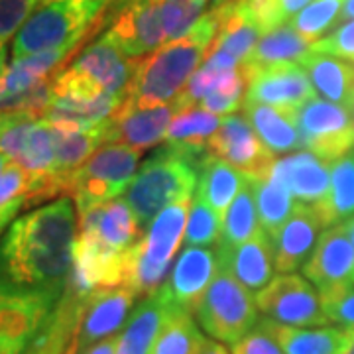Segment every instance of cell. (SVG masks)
<instances>
[{
  "mask_svg": "<svg viewBox=\"0 0 354 354\" xmlns=\"http://www.w3.org/2000/svg\"><path fill=\"white\" fill-rule=\"evenodd\" d=\"M77 218L69 199L16 218L0 241V276L16 286L65 290L73 270Z\"/></svg>",
  "mask_w": 354,
  "mask_h": 354,
  "instance_id": "1",
  "label": "cell"
},
{
  "mask_svg": "<svg viewBox=\"0 0 354 354\" xmlns=\"http://www.w3.org/2000/svg\"><path fill=\"white\" fill-rule=\"evenodd\" d=\"M228 2H215L213 10L201 16L183 38L167 41L152 55L140 59L128 101L142 109L174 102L201 67L221 32Z\"/></svg>",
  "mask_w": 354,
  "mask_h": 354,
  "instance_id": "2",
  "label": "cell"
},
{
  "mask_svg": "<svg viewBox=\"0 0 354 354\" xmlns=\"http://www.w3.org/2000/svg\"><path fill=\"white\" fill-rule=\"evenodd\" d=\"M113 0H44L12 39V57L59 50L85 39Z\"/></svg>",
  "mask_w": 354,
  "mask_h": 354,
  "instance_id": "3",
  "label": "cell"
},
{
  "mask_svg": "<svg viewBox=\"0 0 354 354\" xmlns=\"http://www.w3.org/2000/svg\"><path fill=\"white\" fill-rule=\"evenodd\" d=\"M197 165L189 156L167 146L153 152L127 187V203L142 228L150 227L167 205L191 197L197 187Z\"/></svg>",
  "mask_w": 354,
  "mask_h": 354,
  "instance_id": "4",
  "label": "cell"
},
{
  "mask_svg": "<svg viewBox=\"0 0 354 354\" xmlns=\"http://www.w3.org/2000/svg\"><path fill=\"white\" fill-rule=\"evenodd\" d=\"M191 197L167 205L150 223L148 234L127 250L124 288L136 295H152L164 286L167 270L181 241Z\"/></svg>",
  "mask_w": 354,
  "mask_h": 354,
  "instance_id": "5",
  "label": "cell"
},
{
  "mask_svg": "<svg viewBox=\"0 0 354 354\" xmlns=\"http://www.w3.org/2000/svg\"><path fill=\"white\" fill-rule=\"evenodd\" d=\"M64 291L24 288L0 276V351L4 354L28 353Z\"/></svg>",
  "mask_w": 354,
  "mask_h": 354,
  "instance_id": "6",
  "label": "cell"
},
{
  "mask_svg": "<svg viewBox=\"0 0 354 354\" xmlns=\"http://www.w3.org/2000/svg\"><path fill=\"white\" fill-rule=\"evenodd\" d=\"M193 313L207 335L228 344L241 341L258 323V305L250 290L223 268H218Z\"/></svg>",
  "mask_w": 354,
  "mask_h": 354,
  "instance_id": "7",
  "label": "cell"
},
{
  "mask_svg": "<svg viewBox=\"0 0 354 354\" xmlns=\"http://www.w3.org/2000/svg\"><path fill=\"white\" fill-rule=\"evenodd\" d=\"M140 160V150L106 144L77 171L69 183V195L75 199L77 211H85L95 205H102L116 199L127 191Z\"/></svg>",
  "mask_w": 354,
  "mask_h": 354,
  "instance_id": "8",
  "label": "cell"
},
{
  "mask_svg": "<svg viewBox=\"0 0 354 354\" xmlns=\"http://www.w3.org/2000/svg\"><path fill=\"white\" fill-rule=\"evenodd\" d=\"M304 148L325 162H337L354 150V113L337 102L311 99L297 111Z\"/></svg>",
  "mask_w": 354,
  "mask_h": 354,
  "instance_id": "9",
  "label": "cell"
},
{
  "mask_svg": "<svg viewBox=\"0 0 354 354\" xmlns=\"http://www.w3.org/2000/svg\"><path fill=\"white\" fill-rule=\"evenodd\" d=\"M256 305L266 319L286 327H325L321 297L301 276L279 274L256 293Z\"/></svg>",
  "mask_w": 354,
  "mask_h": 354,
  "instance_id": "10",
  "label": "cell"
},
{
  "mask_svg": "<svg viewBox=\"0 0 354 354\" xmlns=\"http://www.w3.org/2000/svg\"><path fill=\"white\" fill-rule=\"evenodd\" d=\"M207 152L225 160L246 179H264L276 164L274 153L258 138L248 118L241 114H230L221 120V127L207 144Z\"/></svg>",
  "mask_w": 354,
  "mask_h": 354,
  "instance_id": "11",
  "label": "cell"
},
{
  "mask_svg": "<svg viewBox=\"0 0 354 354\" xmlns=\"http://www.w3.org/2000/svg\"><path fill=\"white\" fill-rule=\"evenodd\" d=\"M246 79L244 102H258L297 113L315 99V88L301 65L278 64L270 67H241Z\"/></svg>",
  "mask_w": 354,
  "mask_h": 354,
  "instance_id": "12",
  "label": "cell"
},
{
  "mask_svg": "<svg viewBox=\"0 0 354 354\" xmlns=\"http://www.w3.org/2000/svg\"><path fill=\"white\" fill-rule=\"evenodd\" d=\"M183 111L185 109L177 101L142 109L127 99L122 106L109 118L104 132V146L122 144L144 152L165 138L169 124Z\"/></svg>",
  "mask_w": 354,
  "mask_h": 354,
  "instance_id": "13",
  "label": "cell"
},
{
  "mask_svg": "<svg viewBox=\"0 0 354 354\" xmlns=\"http://www.w3.org/2000/svg\"><path fill=\"white\" fill-rule=\"evenodd\" d=\"M138 64L140 59L127 57L116 41L104 32L101 38L88 44L69 67L93 81L104 95L127 99Z\"/></svg>",
  "mask_w": 354,
  "mask_h": 354,
  "instance_id": "14",
  "label": "cell"
},
{
  "mask_svg": "<svg viewBox=\"0 0 354 354\" xmlns=\"http://www.w3.org/2000/svg\"><path fill=\"white\" fill-rule=\"evenodd\" d=\"M136 297L138 295L130 288H111L88 293L79 317L75 335L77 351L116 337L118 330L127 327L124 323Z\"/></svg>",
  "mask_w": 354,
  "mask_h": 354,
  "instance_id": "15",
  "label": "cell"
},
{
  "mask_svg": "<svg viewBox=\"0 0 354 354\" xmlns=\"http://www.w3.org/2000/svg\"><path fill=\"white\" fill-rule=\"evenodd\" d=\"M304 274L319 288V293L354 283V248L346 223L329 227L319 236Z\"/></svg>",
  "mask_w": 354,
  "mask_h": 354,
  "instance_id": "16",
  "label": "cell"
},
{
  "mask_svg": "<svg viewBox=\"0 0 354 354\" xmlns=\"http://www.w3.org/2000/svg\"><path fill=\"white\" fill-rule=\"evenodd\" d=\"M142 227L127 201L113 199L79 213V236L99 242L113 252H127L138 242Z\"/></svg>",
  "mask_w": 354,
  "mask_h": 354,
  "instance_id": "17",
  "label": "cell"
},
{
  "mask_svg": "<svg viewBox=\"0 0 354 354\" xmlns=\"http://www.w3.org/2000/svg\"><path fill=\"white\" fill-rule=\"evenodd\" d=\"M216 272L218 256L215 250L205 246H187L177 258L169 281L164 283V288L179 309L193 313L205 290L215 279Z\"/></svg>",
  "mask_w": 354,
  "mask_h": 354,
  "instance_id": "18",
  "label": "cell"
},
{
  "mask_svg": "<svg viewBox=\"0 0 354 354\" xmlns=\"http://www.w3.org/2000/svg\"><path fill=\"white\" fill-rule=\"evenodd\" d=\"M319 228L321 221L313 205L297 203L283 227L270 239L274 252V268L279 274H290L305 264L307 256L313 252Z\"/></svg>",
  "mask_w": 354,
  "mask_h": 354,
  "instance_id": "19",
  "label": "cell"
},
{
  "mask_svg": "<svg viewBox=\"0 0 354 354\" xmlns=\"http://www.w3.org/2000/svg\"><path fill=\"white\" fill-rule=\"evenodd\" d=\"M109 120L97 127L67 130L53 127L55 138V169H53V197L59 193H69V183L77 171L93 158L95 150L104 144Z\"/></svg>",
  "mask_w": 354,
  "mask_h": 354,
  "instance_id": "20",
  "label": "cell"
},
{
  "mask_svg": "<svg viewBox=\"0 0 354 354\" xmlns=\"http://www.w3.org/2000/svg\"><path fill=\"white\" fill-rule=\"evenodd\" d=\"M177 307L164 286L148 295L130 315L124 330L118 335L116 354H150L160 330Z\"/></svg>",
  "mask_w": 354,
  "mask_h": 354,
  "instance_id": "21",
  "label": "cell"
},
{
  "mask_svg": "<svg viewBox=\"0 0 354 354\" xmlns=\"http://www.w3.org/2000/svg\"><path fill=\"white\" fill-rule=\"evenodd\" d=\"M270 176L279 179L290 189L293 199L305 205H317L329 193L330 164L317 158L315 153L297 152L278 160Z\"/></svg>",
  "mask_w": 354,
  "mask_h": 354,
  "instance_id": "22",
  "label": "cell"
},
{
  "mask_svg": "<svg viewBox=\"0 0 354 354\" xmlns=\"http://www.w3.org/2000/svg\"><path fill=\"white\" fill-rule=\"evenodd\" d=\"M218 268L230 272L248 290H262L274 272L272 242L264 230L234 248H216Z\"/></svg>",
  "mask_w": 354,
  "mask_h": 354,
  "instance_id": "23",
  "label": "cell"
},
{
  "mask_svg": "<svg viewBox=\"0 0 354 354\" xmlns=\"http://www.w3.org/2000/svg\"><path fill=\"white\" fill-rule=\"evenodd\" d=\"M85 297L87 295L79 293L73 286L67 283L59 304L28 354H77L75 335Z\"/></svg>",
  "mask_w": 354,
  "mask_h": 354,
  "instance_id": "24",
  "label": "cell"
},
{
  "mask_svg": "<svg viewBox=\"0 0 354 354\" xmlns=\"http://www.w3.org/2000/svg\"><path fill=\"white\" fill-rule=\"evenodd\" d=\"M242 111L256 130L258 138L272 153H286L304 148L297 128V113L258 102H244Z\"/></svg>",
  "mask_w": 354,
  "mask_h": 354,
  "instance_id": "25",
  "label": "cell"
},
{
  "mask_svg": "<svg viewBox=\"0 0 354 354\" xmlns=\"http://www.w3.org/2000/svg\"><path fill=\"white\" fill-rule=\"evenodd\" d=\"M299 65L325 101L337 102L354 113V65L315 51L305 55Z\"/></svg>",
  "mask_w": 354,
  "mask_h": 354,
  "instance_id": "26",
  "label": "cell"
},
{
  "mask_svg": "<svg viewBox=\"0 0 354 354\" xmlns=\"http://www.w3.org/2000/svg\"><path fill=\"white\" fill-rule=\"evenodd\" d=\"M197 171H199L197 197L223 218L227 215L230 203L234 201L242 185L246 183V177L225 160H218L209 152L203 156V160L197 165Z\"/></svg>",
  "mask_w": 354,
  "mask_h": 354,
  "instance_id": "27",
  "label": "cell"
},
{
  "mask_svg": "<svg viewBox=\"0 0 354 354\" xmlns=\"http://www.w3.org/2000/svg\"><path fill=\"white\" fill-rule=\"evenodd\" d=\"M270 327L283 354H341L353 333L342 327H286L274 321H270Z\"/></svg>",
  "mask_w": 354,
  "mask_h": 354,
  "instance_id": "28",
  "label": "cell"
},
{
  "mask_svg": "<svg viewBox=\"0 0 354 354\" xmlns=\"http://www.w3.org/2000/svg\"><path fill=\"white\" fill-rule=\"evenodd\" d=\"M266 32L250 12L246 0H230L221 32L211 51H225L234 59L244 62Z\"/></svg>",
  "mask_w": 354,
  "mask_h": 354,
  "instance_id": "29",
  "label": "cell"
},
{
  "mask_svg": "<svg viewBox=\"0 0 354 354\" xmlns=\"http://www.w3.org/2000/svg\"><path fill=\"white\" fill-rule=\"evenodd\" d=\"M221 127V120L215 114L199 111V109H187L179 113L169 124V130L165 134L167 146L176 148L185 156H189L199 165L203 156L207 153V144L211 136L215 134Z\"/></svg>",
  "mask_w": 354,
  "mask_h": 354,
  "instance_id": "30",
  "label": "cell"
},
{
  "mask_svg": "<svg viewBox=\"0 0 354 354\" xmlns=\"http://www.w3.org/2000/svg\"><path fill=\"white\" fill-rule=\"evenodd\" d=\"M321 227H335L354 216V153H346L330 164L327 197L313 205Z\"/></svg>",
  "mask_w": 354,
  "mask_h": 354,
  "instance_id": "31",
  "label": "cell"
},
{
  "mask_svg": "<svg viewBox=\"0 0 354 354\" xmlns=\"http://www.w3.org/2000/svg\"><path fill=\"white\" fill-rule=\"evenodd\" d=\"M313 50V44L299 36L290 24L278 26L266 32L260 41L254 46L248 57L242 62L246 67H270L278 64L301 62Z\"/></svg>",
  "mask_w": 354,
  "mask_h": 354,
  "instance_id": "32",
  "label": "cell"
},
{
  "mask_svg": "<svg viewBox=\"0 0 354 354\" xmlns=\"http://www.w3.org/2000/svg\"><path fill=\"white\" fill-rule=\"evenodd\" d=\"M248 183L252 185L262 230L272 239L290 218L297 203L293 201L290 189L274 176H268L264 179H248Z\"/></svg>",
  "mask_w": 354,
  "mask_h": 354,
  "instance_id": "33",
  "label": "cell"
},
{
  "mask_svg": "<svg viewBox=\"0 0 354 354\" xmlns=\"http://www.w3.org/2000/svg\"><path fill=\"white\" fill-rule=\"evenodd\" d=\"M260 230H262V225L258 216L252 185L246 179V183L242 185L234 201L230 203L227 215L223 216V228H221V239H218L216 248H234L254 239Z\"/></svg>",
  "mask_w": 354,
  "mask_h": 354,
  "instance_id": "34",
  "label": "cell"
},
{
  "mask_svg": "<svg viewBox=\"0 0 354 354\" xmlns=\"http://www.w3.org/2000/svg\"><path fill=\"white\" fill-rule=\"evenodd\" d=\"M205 341L191 313L177 309L160 330L150 354H197Z\"/></svg>",
  "mask_w": 354,
  "mask_h": 354,
  "instance_id": "35",
  "label": "cell"
},
{
  "mask_svg": "<svg viewBox=\"0 0 354 354\" xmlns=\"http://www.w3.org/2000/svg\"><path fill=\"white\" fill-rule=\"evenodd\" d=\"M342 6L344 0H313L291 18L290 26L307 41L315 44L327 30L339 24Z\"/></svg>",
  "mask_w": 354,
  "mask_h": 354,
  "instance_id": "36",
  "label": "cell"
},
{
  "mask_svg": "<svg viewBox=\"0 0 354 354\" xmlns=\"http://www.w3.org/2000/svg\"><path fill=\"white\" fill-rule=\"evenodd\" d=\"M30 193V176L20 165L10 164L0 174V232L20 209L26 207Z\"/></svg>",
  "mask_w": 354,
  "mask_h": 354,
  "instance_id": "37",
  "label": "cell"
},
{
  "mask_svg": "<svg viewBox=\"0 0 354 354\" xmlns=\"http://www.w3.org/2000/svg\"><path fill=\"white\" fill-rule=\"evenodd\" d=\"M241 73V69H216V67H211L209 64H203L195 75L191 77L189 83L185 85V88L181 91V95L177 97L176 101L187 111V109H193V104L201 102L207 95L215 93L218 88H223L225 85H228L234 77Z\"/></svg>",
  "mask_w": 354,
  "mask_h": 354,
  "instance_id": "38",
  "label": "cell"
},
{
  "mask_svg": "<svg viewBox=\"0 0 354 354\" xmlns=\"http://www.w3.org/2000/svg\"><path fill=\"white\" fill-rule=\"evenodd\" d=\"M207 2L209 0H165L162 6L165 44L183 38L201 20V12Z\"/></svg>",
  "mask_w": 354,
  "mask_h": 354,
  "instance_id": "39",
  "label": "cell"
},
{
  "mask_svg": "<svg viewBox=\"0 0 354 354\" xmlns=\"http://www.w3.org/2000/svg\"><path fill=\"white\" fill-rule=\"evenodd\" d=\"M221 216L195 195L191 203V213L185 228V244L187 246H209L221 239Z\"/></svg>",
  "mask_w": 354,
  "mask_h": 354,
  "instance_id": "40",
  "label": "cell"
},
{
  "mask_svg": "<svg viewBox=\"0 0 354 354\" xmlns=\"http://www.w3.org/2000/svg\"><path fill=\"white\" fill-rule=\"evenodd\" d=\"M319 297L329 323L342 329H354V283L321 291Z\"/></svg>",
  "mask_w": 354,
  "mask_h": 354,
  "instance_id": "41",
  "label": "cell"
},
{
  "mask_svg": "<svg viewBox=\"0 0 354 354\" xmlns=\"http://www.w3.org/2000/svg\"><path fill=\"white\" fill-rule=\"evenodd\" d=\"M44 0H0V41L8 44Z\"/></svg>",
  "mask_w": 354,
  "mask_h": 354,
  "instance_id": "42",
  "label": "cell"
},
{
  "mask_svg": "<svg viewBox=\"0 0 354 354\" xmlns=\"http://www.w3.org/2000/svg\"><path fill=\"white\" fill-rule=\"evenodd\" d=\"M244 87H246V79H244V75H242L241 71V73L234 77L228 85H225L223 88H218L215 93H211V95H207L199 104H201L203 111L215 114V116L234 113V111L241 106Z\"/></svg>",
  "mask_w": 354,
  "mask_h": 354,
  "instance_id": "43",
  "label": "cell"
},
{
  "mask_svg": "<svg viewBox=\"0 0 354 354\" xmlns=\"http://www.w3.org/2000/svg\"><path fill=\"white\" fill-rule=\"evenodd\" d=\"M311 51L330 55L337 59H346V62L354 64V20L344 22L333 34L315 41Z\"/></svg>",
  "mask_w": 354,
  "mask_h": 354,
  "instance_id": "44",
  "label": "cell"
},
{
  "mask_svg": "<svg viewBox=\"0 0 354 354\" xmlns=\"http://www.w3.org/2000/svg\"><path fill=\"white\" fill-rule=\"evenodd\" d=\"M232 354H283L270 327V319H262L248 335L232 344Z\"/></svg>",
  "mask_w": 354,
  "mask_h": 354,
  "instance_id": "45",
  "label": "cell"
},
{
  "mask_svg": "<svg viewBox=\"0 0 354 354\" xmlns=\"http://www.w3.org/2000/svg\"><path fill=\"white\" fill-rule=\"evenodd\" d=\"M246 4L264 32L283 26V22L288 20L281 8V0H246Z\"/></svg>",
  "mask_w": 354,
  "mask_h": 354,
  "instance_id": "46",
  "label": "cell"
},
{
  "mask_svg": "<svg viewBox=\"0 0 354 354\" xmlns=\"http://www.w3.org/2000/svg\"><path fill=\"white\" fill-rule=\"evenodd\" d=\"M116 344H118V335L101 342H95L87 348H81V351H77V354H116Z\"/></svg>",
  "mask_w": 354,
  "mask_h": 354,
  "instance_id": "47",
  "label": "cell"
},
{
  "mask_svg": "<svg viewBox=\"0 0 354 354\" xmlns=\"http://www.w3.org/2000/svg\"><path fill=\"white\" fill-rule=\"evenodd\" d=\"M313 0H281V8H283V14L286 18H290L293 14L301 12L307 4H311Z\"/></svg>",
  "mask_w": 354,
  "mask_h": 354,
  "instance_id": "48",
  "label": "cell"
},
{
  "mask_svg": "<svg viewBox=\"0 0 354 354\" xmlns=\"http://www.w3.org/2000/svg\"><path fill=\"white\" fill-rule=\"evenodd\" d=\"M197 354H228V351L221 344V342L216 341H205L203 342L201 351Z\"/></svg>",
  "mask_w": 354,
  "mask_h": 354,
  "instance_id": "49",
  "label": "cell"
},
{
  "mask_svg": "<svg viewBox=\"0 0 354 354\" xmlns=\"http://www.w3.org/2000/svg\"><path fill=\"white\" fill-rule=\"evenodd\" d=\"M348 20H354V0H344L342 12L339 16V22H348Z\"/></svg>",
  "mask_w": 354,
  "mask_h": 354,
  "instance_id": "50",
  "label": "cell"
},
{
  "mask_svg": "<svg viewBox=\"0 0 354 354\" xmlns=\"http://www.w3.org/2000/svg\"><path fill=\"white\" fill-rule=\"evenodd\" d=\"M341 354H354V329H353V333H351V341H348L346 348H344Z\"/></svg>",
  "mask_w": 354,
  "mask_h": 354,
  "instance_id": "51",
  "label": "cell"
},
{
  "mask_svg": "<svg viewBox=\"0 0 354 354\" xmlns=\"http://www.w3.org/2000/svg\"><path fill=\"white\" fill-rule=\"evenodd\" d=\"M10 164H12V162H10L4 153H0V174H2V171H4V169H6Z\"/></svg>",
  "mask_w": 354,
  "mask_h": 354,
  "instance_id": "52",
  "label": "cell"
},
{
  "mask_svg": "<svg viewBox=\"0 0 354 354\" xmlns=\"http://www.w3.org/2000/svg\"><path fill=\"white\" fill-rule=\"evenodd\" d=\"M346 227H348V234H351V241H353V248H354V216L351 221H346Z\"/></svg>",
  "mask_w": 354,
  "mask_h": 354,
  "instance_id": "53",
  "label": "cell"
},
{
  "mask_svg": "<svg viewBox=\"0 0 354 354\" xmlns=\"http://www.w3.org/2000/svg\"><path fill=\"white\" fill-rule=\"evenodd\" d=\"M6 69H8V67H6V53H4V55H0V77L4 75Z\"/></svg>",
  "mask_w": 354,
  "mask_h": 354,
  "instance_id": "54",
  "label": "cell"
},
{
  "mask_svg": "<svg viewBox=\"0 0 354 354\" xmlns=\"http://www.w3.org/2000/svg\"><path fill=\"white\" fill-rule=\"evenodd\" d=\"M215 2H228V0H215Z\"/></svg>",
  "mask_w": 354,
  "mask_h": 354,
  "instance_id": "55",
  "label": "cell"
},
{
  "mask_svg": "<svg viewBox=\"0 0 354 354\" xmlns=\"http://www.w3.org/2000/svg\"><path fill=\"white\" fill-rule=\"evenodd\" d=\"M0 354H4V353H2V351H0ZM26 354H28V353H26Z\"/></svg>",
  "mask_w": 354,
  "mask_h": 354,
  "instance_id": "56",
  "label": "cell"
}]
</instances>
